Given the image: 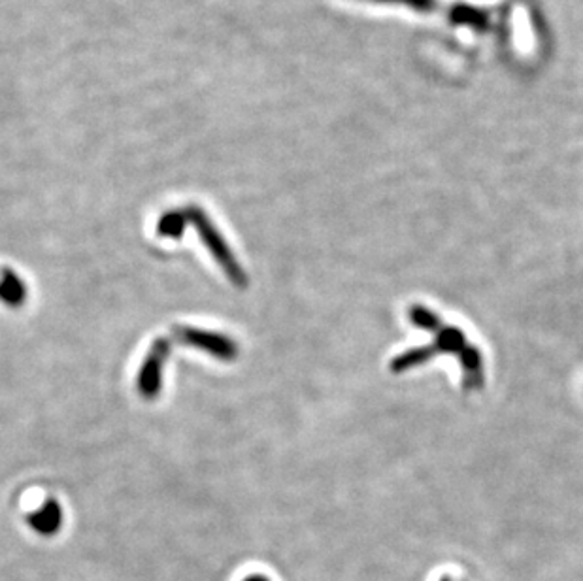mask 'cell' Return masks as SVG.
Wrapping results in <instances>:
<instances>
[{
    "instance_id": "cell-10",
    "label": "cell",
    "mask_w": 583,
    "mask_h": 581,
    "mask_svg": "<svg viewBox=\"0 0 583 581\" xmlns=\"http://www.w3.org/2000/svg\"><path fill=\"white\" fill-rule=\"evenodd\" d=\"M244 581H270L268 580L267 576H261V574H257V576H248Z\"/></svg>"
},
{
    "instance_id": "cell-6",
    "label": "cell",
    "mask_w": 583,
    "mask_h": 581,
    "mask_svg": "<svg viewBox=\"0 0 583 581\" xmlns=\"http://www.w3.org/2000/svg\"><path fill=\"white\" fill-rule=\"evenodd\" d=\"M450 19L455 25H465V27H470V29L480 31V33L487 31L491 25V17H489L487 10L476 8L472 4H463V2L451 6Z\"/></svg>"
},
{
    "instance_id": "cell-7",
    "label": "cell",
    "mask_w": 583,
    "mask_h": 581,
    "mask_svg": "<svg viewBox=\"0 0 583 581\" xmlns=\"http://www.w3.org/2000/svg\"><path fill=\"white\" fill-rule=\"evenodd\" d=\"M27 299V287L14 270H0V300L8 306H21Z\"/></svg>"
},
{
    "instance_id": "cell-2",
    "label": "cell",
    "mask_w": 583,
    "mask_h": 581,
    "mask_svg": "<svg viewBox=\"0 0 583 581\" xmlns=\"http://www.w3.org/2000/svg\"><path fill=\"white\" fill-rule=\"evenodd\" d=\"M184 212L185 216H187V221L197 227L200 240L204 242V246L214 255V259L219 263V266L229 274L231 282L244 287L248 283L246 272L242 270L240 263H236L233 251L229 249V244L225 242V238L217 231L216 225L210 221V217L206 216L199 206H187Z\"/></svg>"
},
{
    "instance_id": "cell-3",
    "label": "cell",
    "mask_w": 583,
    "mask_h": 581,
    "mask_svg": "<svg viewBox=\"0 0 583 581\" xmlns=\"http://www.w3.org/2000/svg\"><path fill=\"white\" fill-rule=\"evenodd\" d=\"M170 355V338H157L138 374V391L146 399H155L163 387V372Z\"/></svg>"
},
{
    "instance_id": "cell-8",
    "label": "cell",
    "mask_w": 583,
    "mask_h": 581,
    "mask_svg": "<svg viewBox=\"0 0 583 581\" xmlns=\"http://www.w3.org/2000/svg\"><path fill=\"white\" fill-rule=\"evenodd\" d=\"M187 216L184 210H172L165 216H161L159 223H157V234L165 236V238H180L184 234L185 227H187Z\"/></svg>"
},
{
    "instance_id": "cell-4",
    "label": "cell",
    "mask_w": 583,
    "mask_h": 581,
    "mask_svg": "<svg viewBox=\"0 0 583 581\" xmlns=\"http://www.w3.org/2000/svg\"><path fill=\"white\" fill-rule=\"evenodd\" d=\"M174 338L180 344L202 349L221 361H233L238 355V346L234 344L233 340L229 336H223L217 332L202 331V329L182 325V327L174 329Z\"/></svg>"
},
{
    "instance_id": "cell-9",
    "label": "cell",
    "mask_w": 583,
    "mask_h": 581,
    "mask_svg": "<svg viewBox=\"0 0 583 581\" xmlns=\"http://www.w3.org/2000/svg\"><path fill=\"white\" fill-rule=\"evenodd\" d=\"M370 2H385V4H402V6H408L412 10H417V12H433L436 8V0H370Z\"/></svg>"
},
{
    "instance_id": "cell-5",
    "label": "cell",
    "mask_w": 583,
    "mask_h": 581,
    "mask_svg": "<svg viewBox=\"0 0 583 581\" xmlns=\"http://www.w3.org/2000/svg\"><path fill=\"white\" fill-rule=\"evenodd\" d=\"M29 523L42 536H53L63 525V510L55 500H48L38 512L29 517Z\"/></svg>"
},
{
    "instance_id": "cell-1",
    "label": "cell",
    "mask_w": 583,
    "mask_h": 581,
    "mask_svg": "<svg viewBox=\"0 0 583 581\" xmlns=\"http://www.w3.org/2000/svg\"><path fill=\"white\" fill-rule=\"evenodd\" d=\"M410 321L417 329L431 332L433 344L425 348L408 349L397 355L391 363L389 370L393 374H404L408 370H414L417 366L427 365L438 355H453L463 372V389L468 393H478L485 387V363L482 351L476 348L461 329L448 325L442 317L434 314L423 304H414L408 310Z\"/></svg>"
},
{
    "instance_id": "cell-11",
    "label": "cell",
    "mask_w": 583,
    "mask_h": 581,
    "mask_svg": "<svg viewBox=\"0 0 583 581\" xmlns=\"http://www.w3.org/2000/svg\"><path fill=\"white\" fill-rule=\"evenodd\" d=\"M442 581H451L450 578H444Z\"/></svg>"
}]
</instances>
